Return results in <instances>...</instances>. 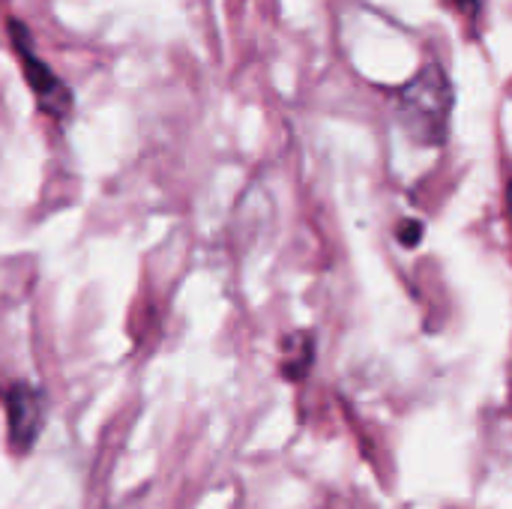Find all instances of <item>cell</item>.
I'll list each match as a JSON object with an SVG mask.
<instances>
[{"instance_id":"obj_2","label":"cell","mask_w":512,"mask_h":509,"mask_svg":"<svg viewBox=\"0 0 512 509\" xmlns=\"http://www.w3.org/2000/svg\"><path fill=\"white\" fill-rule=\"evenodd\" d=\"M9 33H12V45H15V54L21 60V69H24V78L39 102V108L54 117V120H63L72 108V93L69 87L63 84V78L57 72H51V66L36 54L33 42H30V33L21 21H9Z\"/></svg>"},{"instance_id":"obj_5","label":"cell","mask_w":512,"mask_h":509,"mask_svg":"<svg viewBox=\"0 0 512 509\" xmlns=\"http://www.w3.org/2000/svg\"><path fill=\"white\" fill-rule=\"evenodd\" d=\"M420 237H423V225L420 222H405L402 228H399V240H402V246H420Z\"/></svg>"},{"instance_id":"obj_4","label":"cell","mask_w":512,"mask_h":509,"mask_svg":"<svg viewBox=\"0 0 512 509\" xmlns=\"http://www.w3.org/2000/svg\"><path fill=\"white\" fill-rule=\"evenodd\" d=\"M288 345H291L294 351L285 354V378L300 381V378H306V372H309V366H312V360H315V345H312V339H306V342H303V351H297V336H291Z\"/></svg>"},{"instance_id":"obj_1","label":"cell","mask_w":512,"mask_h":509,"mask_svg":"<svg viewBox=\"0 0 512 509\" xmlns=\"http://www.w3.org/2000/svg\"><path fill=\"white\" fill-rule=\"evenodd\" d=\"M450 111H453V84L441 63L423 66L396 96V120L417 144L426 147L444 144Z\"/></svg>"},{"instance_id":"obj_3","label":"cell","mask_w":512,"mask_h":509,"mask_svg":"<svg viewBox=\"0 0 512 509\" xmlns=\"http://www.w3.org/2000/svg\"><path fill=\"white\" fill-rule=\"evenodd\" d=\"M3 408H6V435L9 447L15 453H27L42 429L45 420V402L42 393L30 384H9L3 390Z\"/></svg>"}]
</instances>
